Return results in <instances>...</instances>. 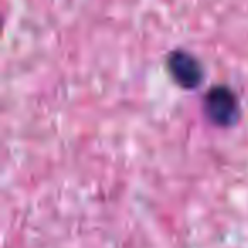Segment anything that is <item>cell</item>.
I'll return each instance as SVG.
<instances>
[{
    "mask_svg": "<svg viewBox=\"0 0 248 248\" xmlns=\"http://www.w3.org/2000/svg\"><path fill=\"white\" fill-rule=\"evenodd\" d=\"M204 114L219 128H231L240 121L241 109L238 97L230 87L214 85L204 95Z\"/></svg>",
    "mask_w": 248,
    "mask_h": 248,
    "instance_id": "6da1fadb",
    "label": "cell"
},
{
    "mask_svg": "<svg viewBox=\"0 0 248 248\" xmlns=\"http://www.w3.org/2000/svg\"><path fill=\"white\" fill-rule=\"evenodd\" d=\"M167 70L180 89H197L204 80V68L199 60L182 49L172 51L167 56Z\"/></svg>",
    "mask_w": 248,
    "mask_h": 248,
    "instance_id": "7a4b0ae2",
    "label": "cell"
}]
</instances>
